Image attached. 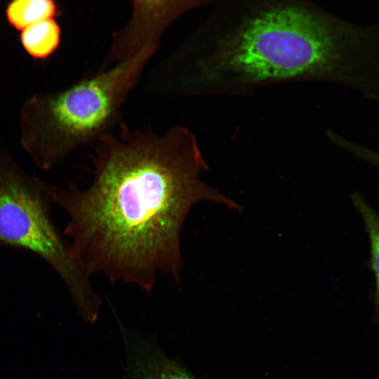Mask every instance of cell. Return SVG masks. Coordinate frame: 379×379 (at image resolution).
Masks as SVG:
<instances>
[{
	"instance_id": "6da1fadb",
	"label": "cell",
	"mask_w": 379,
	"mask_h": 379,
	"mask_svg": "<svg viewBox=\"0 0 379 379\" xmlns=\"http://www.w3.org/2000/svg\"><path fill=\"white\" fill-rule=\"evenodd\" d=\"M93 145L89 185H53L54 204L67 215L64 234L72 256L89 276L101 274L149 294L158 272L179 284L181 232L192 207L204 201L240 206L201 180L208 166L184 126L159 134L120 123L117 135Z\"/></svg>"
},
{
	"instance_id": "7a4b0ae2",
	"label": "cell",
	"mask_w": 379,
	"mask_h": 379,
	"mask_svg": "<svg viewBox=\"0 0 379 379\" xmlns=\"http://www.w3.org/2000/svg\"><path fill=\"white\" fill-rule=\"evenodd\" d=\"M161 95H248L316 81L379 97V26H361L310 1H215L154 69Z\"/></svg>"
},
{
	"instance_id": "3957f363",
	"label": "cell",
	"mask_w": 379,
	"mask_h": 379,
	"mask_svg": "<svg viewBox=\"0 0 379 379\" xmlns=\"http://www.w3.org/2000/svg\"><path fill=\"white\" fill-rule=\"evenodd\" d=\"M53 204V185L0 153V246L27 250L41 258L64 282L83 319L93 321L100 299L54 222Z\"/></svg>"
},
{
	"instance_id": "277c9868",
	"label": "cell",
	"mask_w": 379,
	"mask_h": 379,
	"mask_svg": "<svg viewBox=\"0 0 379 379\" xmlns=\"http://www.w3.org/2000/svg\"><path fill=\"white\" fill-rule=\"evenodd\" d=\"M158 46L84 79L48 102L45 138L30 152L41 170L52 168L76 148L113 132L120 109Z\"/></svg>"
},
{
	"instance_id": "5b68a950",
	"label": "cell",
	"mask_w": 379,
	"mask_h": 379,
	"mask_svg": "<svg viewBox=\"0 0 379 379\" xmlns=\"http://www.w3.org/2000/svg\"><path fill=\"white\" fill-rule=\"evenodd\" d=\"M215 0L134 1L128 20L112 34L98 71L134 58L145 48L159 46L167 28L184 14L208 6Z\"/></svg>"
},
{
	"instance_id": "8992f818",
	"label": "cell",
	"mask_w": 379,
	"mask_h": 379,
	"mask_svg": "<svg viewBox=\"0 0 379 379\" xmlns=\"http://www.w3.org/2000/svg\"><path fill=\"white\" fill-rule=\"evenodd\" d=\"M126 356L121 379H199L182 364L167 356L155 339L142 336L117 317Z\"/></svg>"
},
{
	"instance_id": "52a82bcc",
	"label": "cell",
	"mask_w": 379,
	"mask_h": 379,
	"mask_svg": "<svg viewBox=\"0 0 379 379\" xmlns=\"http://www.w3.org/2000/svg\"><path fill=\"white\" fill-rule=\"evenodd\" d=\"M61 30L51 18L32 24L23 30L20 40L25 51L35 58H46L58 48Z\"/></svg>"
},
{
	"instance_id": "ba28073f",
	"label": "cell",
	"mask_w": 379,
	"mask_h": 379,
	"mask_svg": "<svg viewBox=\"0 0 379 379\" xmlns=\"http://www.w3.org/2000/svg\"><path fill=\"white\" fill-rule=\"evenodd\" d=\"M354 205L365 225L370 243V267L375 277L374 313L373 320L379 326V215L359 193L352 196Z\"/></svg>"
},
{
	"instance_id": "9c48e42d",
	"label": "cell",
	"mask_w": 379,
	"mask_h": 379,
	"mask_svg": "<svg viewBox=\"0 0 379 379\" xmlns=\"http://www.w3.org/2000/svg\"><path fill=\"white\" fill-rule=\"evenodd\" d=\"M58 12L55 1L51 0H17L9 4L6 16L9 23L23 30L36 22L53 18Z\"/></svg>"
},
{
	"instance_id": "30bf717a",
	"label": "cell",
	"mask_w": 379,
	"mask_h": 379,
	"mask_svg": "<svg viewBox=\"0 0 379 379\" xmlns=\"http://www.w3.org/2000/svg\"><path fill=\"white\" fill-rule=\"evenodd\" d=\"M350 152L355 157H359L379 168L378 152L373 151L358 144H354L350 148Z\"/></svg>"
}]
</instances>
